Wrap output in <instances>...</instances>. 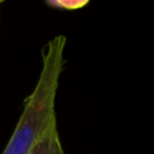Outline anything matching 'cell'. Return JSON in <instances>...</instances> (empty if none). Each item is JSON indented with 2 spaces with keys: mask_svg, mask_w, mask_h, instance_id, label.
Wrapping results in <instances>:
<instances>
[{
  "mask_svg": "<svg viewBox=\"0 0 154 154\" xmlns=\"http://www.w3.org/2000/svg\"><path fill=\"white\" fill-rule=\"evenodd\" d=\"M66 38L54 37L42 53V68L32 92L26 99L19 120L3 154H30L57 126L56 96L64 68Z\"/></svg>",
  "mask_w": 154,
  "mask_h": 154,
  "instance_id": "obj_1",
  "label": "cell"
},
{
  "mask_svg": "<svg viewBox=\"0 0 154 154\" xmlns=\"http://www.w3.org/2000/svg\"><path fill=\"white\" fill-rule=\"evenodd\" d=\"M30 154H65L61 141H60V134L57 126L46 134L45 138L31 150Z\"/></svg>",
  "mask_w": 154,
  "mask_h": 154,
  "instance_id": "obj_2",
  "label": "cell"
},
{
  "mask_svg": "<svg viewBox=\"0 0 154 154\" xmlns=\"http://www.w3.org/2000/svg\"><path fill=\"white\" fill-rule=\"evenodd\" d=\"M46 4L53 8L64 11H76L85 7L88 4V0H48Z\"/></svg>",
  "mask_w": 154,
  "mask_h": 154,
  "instance_id": "obj_3",
  "label": "cell"
}]
</instances>
